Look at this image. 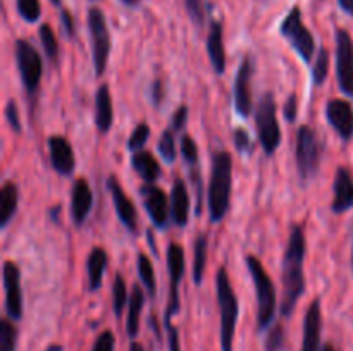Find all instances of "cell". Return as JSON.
Returning <instances> with one entry per match:
<instances>
[{
  "instance_id": "6da1fadb",
  "label": "cell",
  "mask_w": 353,
  "mask_h": 351,
  "mask_svg": "<svg viewBox=\"0 0 353 351\" xmlns=\"http://www.w3.org/2000/svg\"><path fill=\"white\" fill-rule=\"evenodd\" d=\"M307 253V240L302 226H292L285 258H283V301L281 313L290 317L305 291L303 262Z\"/></svg>"
},
{
  "instance_id": "7a4b0ae2",
  "label": "cell",
  "mask_w": 353,
  "mask_h": 351,
  "mask_svg": "<svg viewBox=\"0 0 353 351\" xmlns=\"http://www.w3.org/2000/svg\"><path fill=\"white\" fill-rule=\"evenodd\" d=\"M233 186V158L228 151H216L212 157V176L209 182V215L212 222H221L230 210Z\"/></svg>"
},
{
  "instance_id": "3957f363",
  "label": "cell",
  "mask_w": 353,
  "mask_h": 351,
  "mask_svg": "<svg viewBox=\"0 0 353 351\" xmlns=\"http://www.w3.org/2000/svg\"><path fill=\"white\" fill-rule=\"evenodd\" d=\"M216 291L221 312V350L233 351L240 306H238L236 295L231 288L230 275L224 267H221L216 274Z\"/></svg>"
},
{
  "instance_id": "277c9868",
  "label": "cell",
  "mask_w": 353,
  "mask_h": 351,
  "mask_svg": "<svg viewBox=\"0 0 353 351\" xmlns=\"http://www.w3.org/2000/svg\"><path fill=\"white\" fill-rule=\"evenodd\" d=\"M245 262H247L248 272H250L252 281L255 284V292H257V327L259 330H265L271 326L276 315L274 284L257 257L247 255Z\"/></svg>"
},
{
  "instance_id": "5b68a950",
  "label": "cell",
  "mask_w": 353,
  "mask_h": 351,
  "mask_svg": "<svg viewBox=\"0 0 353 351\" xmlns=\"http://www.w3.org/2000/svg\"><path fill=\"white\" fill-rule=\"evenodd\" d=\"M255 126H257L262 150L268 157H271L281 145V127H279L278 114H276V102L271 93H265L259 100L257 109H255Z\"/></svg>"
},
{
  "instance_id": "8992f818",
  "label": "cell",
  "mask_w": 353,
  "mask_h": 351,
  "mask_svg": "<svg viewBox=\"0 0 353 351\" xmlns=\"http://www.w3.org/2000/svg\"><path fill=\"white\" fill-rule=\"evenodd\" d=\"M279 31H281L283 36L290 41V45L295 48V52L300 55L302 61H312L314 52H316V41H314V36L309 31V28L303 24L302 12H300L299 6H295L288 14H286Z\"/></svg>"
},
{
  "instance_id": "52a82bcc",
  "label": "cell",
  "mask_w": 353,
  "mask_h": 351,
  "mask_svg": "<svg viewBox=\"0 0 353 351\" xmlns=\"http://www.w3.org/2000/svg\"><path fill=\"white\" fill-rule=\"evenodd\" d=\"M296 167L302 181H309L319 171L321 143L316 131L310 126H302L296 134Z\"/></svg>"
},
{
  "instance_id": "ba28073f",
  "label": "cell",
  "mask_w": 353,
  "mask_h": 351,
  "mask_svg": "<svg viewBox=\"0 0 353 351\" xmlns=\"http://www.w3.org/2000/svg\"><path fill=\"white\" fill-rule=\"evenodd\" d=\"M88 30L92 38V52H93V65H95V74L102 76L107 69L110 54V33L107 28L105 16L102 9L92 7L88 12Z\"/></svg>"
},
{
  "instance_id": "9c48e42d",
  "label": "cell",
  "mask_w": 353,
  "mask_h": 351,
  "mask_svg": "<svg viewBox=\"0 0 353 351\" xmlns=\"http://www.w3.org/2000/svg\"><path fill=\"white\" fill-rule=\"evenodd\" d=\"M16 62L24 89L30 95H34L38 92V86H40L41 74H43V64H41L40 54L28 40H17Z\"/></svg>"
},
{
  "instance_id": "30bf717a",
  "label": "cell",
  "mask_w": 353,
  "mask_h": 351,
  "mask_svg": "<svg viewBox=\"0 0 353 351\" xmlns=\"http://www.w3.org/2000/svg\"><path fill=\"white\" fill-rule=\"evenodd\" d=\"M185 250L178 243H171L168 246V268L169 277H171V288H169V303L165 308L164 323L169 326L172 317L179 313V282L185 275Z\"/></svg>"
},
{
  "instance_id": "8fae6325",
  "label": "cell",
  "mask_w": 353,
  "mask_h": 351,
  "mask_svg": "<svg viewBox=\"0 0 353 351\" xmlns=\"http://www.w3.org/2000/svg\"><path fill=\"white\" fill-rule=\"evenodd\" d=\"M255 72V62L252 55L241 61L240 67H238L236 79H234L233 86V103L234 110L240 117L247 119L254 110V102H252V78Z\"/></svg>"
},
{
  "instance_id": "7c38bea8",
  "label": "cell",
  "mask_w": 353,
  "mask_h": 351,
  "mask_svg": "<svg viewBox=\"0 0 353 351\" xmlns=\"http://www.w3.org/2000/svg\"><path fill=\"white\" fill-rule=\"evenodd\" d=\"M336 78L341 92L353 96V40L343 28L336 31Z\"/></svg>"
},
{
  "instance_id": "4fadbf2b",
  "label": "cell",
  "mask_w": 353,
  "mask_h": 351,
  "mask_svg": "<svg viewBox=\"0 0 353 351\" xmlns=\"http://www.w3.org/2000/svg\"><path fill=\"white\" fill-rule=\"evenodd\" d=\"M143 206L150 217L152 224L157 229H165L169 224V215H171V203L168 202V196L159 186L145 184L140 189Z\"/></svg>"
},
{
  "instance_id": "5bb4252c",
  "label": "cell",
  "mask_w": 353,
  "mask_h": 351,
  "mask_svg": "<svg viewBox=\"0 0 353 351\" xmlns=\"http://www.w3.org/2000/svg\"><path fill=\"white\" fill-rule=\"evenodd\" d=\"M3 289H6V310L12 320L23 317V291H21V272L14 262L6 260L2 268Z\"/></svg>"
},
{
  "instance_id": "9a60e30c",
  "label": "cell",
  "mask_w": 353,
  "mask_h": 351,
  "mask_svg": "<svg viewBox=\"0 0 353 351\" xmlns=\"http://www.w3.org/2000/svg\"><path fill=\"white\" fill-rule=\"evenodd\" d=\"M107 189H109L110 196H112L114 209H116L121 224H123L130 233H137L138 229L137 209H134L130 196L124 193L123 186H121V182L117 181L116 176H109V178H107Z\"/></svg>"
},
{
  "instance_id": "2e32d148",
  "label": "cell",
  "mask_w": 353,
  "mask_h": 351,
  "mask_svg": "<svg viewBox=\"0 0 353 351\" xmlns=\"http://www.w3.org/2000/svg\"><path fill=\"white\" fill-rule=\"evenodd\" d=\"M326 119L343 141L353 138V107L343 98H333L326 105Z\"/></svg>"
},
{
  "instance_id": "e0dca14e",
  "label": "cell",
  "mask_w": 353,
  "mask_h": 351,
  "mask_svg": "<svg viewBox=\"0 0 353 351\" xmlns=\"http://www.w3.org/2000/svg\"><path fill=\"white\" fill-rule=\"evenodd\" d=\"M321 332H323V312H321V301L314 299L307 308L305 319H303V341L300 351H321Z\"/></svg>"
},
{
  "instance_id": "ac0fdd59",
  "label": "cell",
  "mask_w": 353,
  "mask_h": 351,
  "mask_svg": "<svg viewBox=\"0 0 353 351\" xmlns=\"http://www.w3.org/2000/svg\"><path fill=\"white\" fill-rule=\"evenodd\" d=\"M50 164L54 171L61 176H71L76 167V157L71 143L62 136H52L48 140Z\"/></svg>"
},
{
  "instance_id": "d6986e66",
  "label": "cell",
  "mask_w": 353,
  "mask_h": 351,
  "mask_svg": "<svg viewBox=\"0 0 353 351\" xmlns=\"http://www.w3.org/2000/svg\"><path fill=\"white\" fill-rule=\"evenodd\" d=\"M350 209H353V178L347 167H340L334 176L331 210L334 213H345Z\"/></svg>"
},
{
  "instance_id": "ffe728a7",
  "label": "cell",
  "mask_w": 353,
  "mask_h": 351,
  "mask_svg": "<svg viewBox=\"0 0 353 351\" xmlns=\"http://www.w3.org/2000/svg\"><path fill=\"white\" fill-rule=\"evenodd\" d=\"M93 206V193L86 179H78L71 191V217L76 226H83Z\"/></svg>"
},
{
  "instance_id": "44dd1931",
  "label": "cell",
  "mask_w": 353,
  "mask_h": 351,
  "mask_svg": "<svg viewBox=\"0 0 353 351\" xmlns=\"http://www.w3.org/2000/svg\"><path fill=\"white\" fill-rule=\"evenodd\" d=\"M207 54L210 64L217 74H224L226 71V48H224V30L221 21H212L207 34Z\"/></svg>"
},
{
  "instance_id": "7402d4cb",
  "label": "cell",
  "mask_w": 353,
  "mask_h": 351,
  "mask_svg": "<svg viewBox=\"0 0 353 351\" xmlns=\"http://www.w3.org/2000/svg\"><path fill=\"white\" fill-rule=\"evenodd\" d=\"M171 219L178 227H185L190 219V195L183 179H174L171 189Z\"/></svg>"
},
{
  "instance_id": "603a6c76",
  "label": "cell",
  "mask_w": 353,
  "mask_h": 351,
  "mask_svg": "<svg viewBox=\"0 0 353 351\" xmlns=\"http://www.w3.org/2000/svg\"><path fill=\"white\" fill-rule=\"evenodd\" d=\"M114 123V107L110 89L107 85H102L97 89L95 95V124L97 129L102 134L109 133Z\"/></svg>"
},
{
  "instance_id": "cb8c5ba5",
  "label": "cell",
  "mask_w": 353,
  "mask_h": 351,
  "mask_svg": "<svg viewBox=\"0 0 353 351\" xmlns=\"http://www.w3.org/2000/svg\"><path fill=\"white\" fill-rule=\"evenodd\" d=\"M145 305V295L143 289L138 284L133 286L130 295V301H128V317H126V332L130 337H137L138 330H140V317L141 310Z\"/></svg>"
},
{
  "instance_id": "d4e9b609",
  "label": "cell",
  "mask_w": 353,
  "mask_h": 351,
  "mask_svg": "<svg viewBox=\"0 0 353 351\" xmlns=\"http://www.w3.org/2000/svg\"><path fill=\"white\" fill-rule=\"evenodd\" d=\"M131 165L138 172V176L148 184L157 181L159 176H161V165L150 151H134L133 157H131Z\"/></svg>"
},
{
  "instance_id": "484cf974",
  "label": "cell",
  "mask_w": 353,
  "mask_h": 351,
  "mask_svg": "<svg viewBox=\"0 0 353 351\" xmlns=\"http://www.w3.org/2000/svg\"><path fill=\"white\" fill-rule=\"evenodd\" d=\"M107 267V253L103 248H93L92 253L86 260V270H88V288L90 291H97L102 288L103 272Z\"/></svg>"
},
{
  "instance_id": "4316f807",
  "label": "cell",
  "mask_w": 353,
  "mask_h": 351,
  "mask_svg": "<svg viewBox=\"0 0 353 351\" xmlns=\"http://www.w3.org/2000/svg\"><path fill=\"white\" fill-rule=\"evenodd\" d=\"M19 202V191L14 182H6L0 189V227L6 229L7 224L12 220Z\"/></svg>"
},
{
  "instance_id": "83f0119b",
  "label": "cell",
  "mask_w": 353,
  "mask_h": 351,
  "mask_svg": "<svg viewBox=\"0 0 353 351\" xmlns=\"http://www.w3.org/2000/svg\"><path fill=\"white\" fill-rule=\"evenodd\" d=\"M207 253H209V236L199 234L193 244V281L196 286L202 284L207 267Z\"/></svg>"
},
{
  "instance_id": "f1b7e54d",
  "label": "cell",
  "mask_w": 353,
  "mask_h": 351,
  "mask_svg": "<svg viewBox=\"0 0 353 351\" xmlns=\"http://www.w3.org/2000/svg\"><path fill=\"white\" fill-rule=\"evenodd\" d=\"M137 268H138V275H140L141 284L147 288L148 295L154 298L157 295V281H155V272H154V265H152L150 258L147 257L145 253L138 255V262H137Z\"/></svg>"
},
{
  "instance_id": "f546056e",
  "label": "cell",
  "mask_w": 353,
  "mask_h": 351,
  "mask_svg": "<svg viewBox=\"0 0 353 351\" xmlns=\"http://www.w3.org/2000/svg\"><path fill=\"white\" fill-rule=\"evenodd\" d=\"M130 301V296H128L126 282H124V277L121 274H116L112 284V308L116 317H121L124 312V306Z\"/></svg>"
},
{
  "instance_id": "4dcf8cb0",
  "label": "cell",
  "mask_w": 353,
  "mask_h": 351,
  "mask_svg": "<svg viewBox=\"0 0 353 351\" xmlns=\"http://www.w3.org/2000/svg\"><path fill=\"white\" fill-rule=\"evenodd\" d=\"M38 34H40L41 47H43L45 55L50 58L52 62L57 61L59 57V41L55 38L54 30H52L50 24H41L40 30H38Z\"/></svg>"
},
{
  "instance_id": "1f68e13d",
  "label": "cell",
  "mask_w": 353,
  "mask_h": 351,
  "mask_svg": "<svg viewBox=\"0 0 353 351\" xmlns=\"http://www.w3.org/2000/svg\"><path fill=\"white\" fill-rule=\"evenodd\" d=\"M327 74H330V52L326 50L324 47L319 48L317 52V58L314 62L312 67V79L314 85L321 86L324 81H326Z\"/></svg>"
},
{
  "instance_id": "d6a6232c",
  "label": "cell",
  "mask_w": 353,
  "mask_h": 351,
  "mask_svg": "<svg viewBox=\"0 0 353 351\" xmlns=\"http://www.w3.org/2000/svg\"><path fill=\"white\" fill-rule=\"evenodd\" d=\"M17 329L9 320L0 322V351H16Z\"/></svg>"
},
{
  "instance_id": "836d02e7",
  "label": "cell",
  "mask_w": 353,
  "mask_h": 351,
  "mask_svg": "<svg viewBox=\"0 0 353 351\" xmlns=\"http://www.w3.org/2000/svg\"><path fill=\"white\" fill-rule=\"evenodd\" d=\"M16 7L19 16L28 23H38L41 17L40 0H16Z\"/></svg>"
},
{
  "instance_id": "e575fe53",
  "label": "cell",
  "mask_w": 353,
  "mask_h": 351,
  "mask_svg": "<svg viewBox=\"0 0 353 351\" xmlns=\"http://www.w3.org/2000/svg\"><path fill=\"white\" fill-rule=\"evenodd\" d=\"M157 148L161 157L164 158L168 164H172V162L176 160V157H178V150H176V140L171 129H165L164 133H162Z\"/></svg>"
},
{
  "instance_id": "d590c367",
  "label": "cell",
  "mask_w": 353,
  "mask_h": 351,
  "mask_svg": "<svg viewBox=\"0 0 353 351\" xmlns=\"http://www.w3.org/2000/svg\"><path fill=\"white\" fill-rule=\"evenodd\" d=\"M148 138H150V127H148V124H138L133 129V133H131L130 140H128V148L131 151H140L148 141Z\"/></svg>"
},
{
  "instance_id": "8d00e7d4",
  "label": "cell",
  "mask_w": 353,
  "mask_h": 351,
  "mask_svg": "<svg viewBox=\"0 0 353 351\" xmlns=\"http://www.w3.org/2000/svg\"><path fill=\"white\" fill-rule=\"evenodd\" d=\"M283 348H285V329L281 323H276L265 337V351H283Z\"/></svg>"
},
{
  "instance_id": "74e56055",
  "label": "cell",
  "mask_w": 353,
  "mask_h": 351,
  "mask_svg": "<svg viewBox=\"0 0 353 351\" xmlns=\"http://www.w3.org/2000/svg\"><path fill=\"white\" fill-rule=\"evenodd\" d=\"M181 155L190 165H196L199 164V147H196L195 140L188 134H183L181 136Z\"/></svg>"
},
{
  "instance_id": "f35d334b",
  "label": "cell",
  "mask_w": 353,
  "mask_h": 351,
  "mask_svg": "<svg viewBox=\"0 0 353 351\" xmlns=\"http://www.w3.org/2000/svg\"><path fill=\"white\" fill-rule=\"evenodd\" d=\"M185 6L190 14V19L196 26H203V23H205V2L203 0H185Z\"/></svg>"
},
{
  "instance_id": "ab89813d",
  "label": "cell",
  "mask_w": 353,
  "mask_h": 351,
  "mask_svg": "<svg viewBox=\"0 0 353 351\" xmlns=\"http://www.w3.org/2000/svg\"><path fill=\"white\" fill-rule=\"evenodd\" d=\"M233 141L234 147H236V150L240 151V153H248V151H252V140L243 127H236V129L233 131Z\"/></svg>"
},
{
  "instance_id": "60d3db41",
  "label": "cell",
  "mask_w": 353,
  "mask_h": 351,
  "mask_svg": "<svg viewBox=\"0 0 353 351\" xmlns=\"http://www.w3.org/2000/svg\"><path fill=\"white\" fill-rule=\"evenodd\" d=\"M114 346H116V337L110 330H103L99 337L93 343L92 351H114Z\"/></svg>"
},
{
  "instance_id": "b9f144b4",
  "label": "cell",
  "mask_w": 353,
  "mask_h": 351,
  "mask_svg": "<svg viewBox=\"0 0 353 351\" xmlns=\"http://www.w3.org/2000/svg\"><path fill=\"white\" fill-rule=\"evenodd\" d=\"M6 117H7V120H9V126L12 127V131H16V133H21V131H23V127H21L19 109H17V105L14 100H9V102H7Z\"/></svg>"
},
{
  "instance_id": "7bdbcfd3",
  "label": "cell",
  "mask_w": 353,
  "mask_h": 351,
  "mask_svg": "<svg viewBox=\"0 0 353 351\" xmlns=\"http://www.w3.org/2000/svg\"><path fill=\"white\" fill-rule=\"evenodd\" d=\"M283 112H285V119L288 120V123H295L296 116H299V98H296L295 93H292V95L288 96Z\"/></svg>"
},
{
  "instance_id": "ee69618b",
  "label": "cell",
  "mask_w": 353,
  "mask_h": 351,
  "mask_svg": "<svg viewBox=\"0 0 353 351\" xmlns=\"http://www.w3.org/2000/svg\"><path fill=\"white\" fill-rule=\"evenodd\" d=\"M150 100L155 107H161L164 102V83L161 79H155L150 86Z\"/></svg>"
},
{
  "instance_id": "f6af8a7d",
  "label": "cell",
  "mask_w": 353,
  "mask_h": 351,
  "mask_svg": "<svg viewBox=\"0 0 353 351\" xmlns=\"http://www.w3.org/2000/svg\"><path fill=\"white\" fill-rule=\"evenodd\" d=\"M165 332H168V344L169 351H181V344H179V332L172 323L165 326Z\"/></svg>"
},
{
  "instance_id": "bcb514c9",
  "label": "cell",
  "mask_w": 353,
  "mask_h": 351,
  "mask_svg": "<svg viewBox=\"0 0 353 351\" xmlns=\"http://www.w3.org/2000/svg\"><path fill=\"white\" fill-rule=\"evenodd\" d=\"M186 117H188V109L185 105H181L176 110L174 116H172V129L181 131L186 124Z\"/></svg>"
},
{
  "instance_id": "7dc6e473",
  "label": "cell",
  "mask_w": 353,
  "mask_h": 351,
  "mask_svg": "<svg viewBox=\"0 0 353 351\" xmlns=\"http://www.w3.org/2000/svg\"><path fill=\"white\" fill-rule=\"evenodd\" d=\"M61 21H62V26H64V31L68 33V36H74L76 34V26H74V19H72L71 12L69 10H62L61 12Z\"/></svg>"
},
{
  "instance_id": "c3c4849f",
  "label": "cell",
  "mask_w": 353,
  "mask_h": 351,
  "mask_svg": "<svg viewBox=\"0 0 353 351\" xmlns=\"http://www.w3.org/2000/svg\"><path fill=\"white\" fill-rule=\"evenodd\" d=\"M338 3H340L343 12H347L348 16H353V0H338Z\"/></svg>"
},
{
  "instance_id": "681fc988",
  "label": "cell",
  "mask_w": 353,
  "mask_h": 351,
  "mask_svg": "<svg viewBox=\"0 0 353 351\" xmlns=\"http://www.w3.org/2000/svg\"><path fill=\"white\" fill-rule=\"evenodd\" d=\"M147 237H148V243H150V248L154 250V255H157V246H155V241H154V237H152L150 231L147 233Z\"/></svg>"
},
{
  "instance_id": "f907efd6",
  "label": "cell",
  "mask_w": 353,
  "mask_h": 351,
  "mask_svg": "<svg viewBox=\"0 0 353 351\" xmlns=\"http://www.w3.org/2000/svg\"><path fill=\"white\" fill-rule=\"evenodd\" d=\"M121 2H123L124 6H128V7H137L138 3L141 2V0H121Z\"/></svg>"
},
{
  "instance_id": "816d5d0a",
  "label": "cell",
  "mask_w": 353,
  "mask_h": 351,
  "mask_svg": "<svg viewBox=\"0 0 353 351\" xmlns=\"http://www.w3.org/2000/svg\"><path fill=\"white\" fill-rule=\"evenodd\" d=\"M130 351H145V350H143V346H141L140 343H131Z\"/></svg>"
},
{
  "instance_id": "f5cc1de1",
  "label": "cell",
  "mask_w": 353,
  "mask_h": 351,
  "mask_svg": "<svg viewBox=\"0 0 353 351\" xmlns=\"http://www.w3.org/2000/svg\"><path fill=\"white\" fill-rule=\"evenodd\" d=\"M321 351H336V350H334L333 344H324L323 350H321Z\"/></svg>"
},
{
  "instance_id": "db71d44e",
  "label": "cell",
  "mask_w": 353,
  "mask_h": 351,
  "mask_svg": "<svg viewBox=\"0 0 353 351\" xmlns=\"http://www.w3.org/2000/svg\"><path fill=\"white\" fill-rule=\"evenodd\" d=\"M50 2L54 3V6H61V2H62V0H50Z\"/></svg>"
}]
</instances>
